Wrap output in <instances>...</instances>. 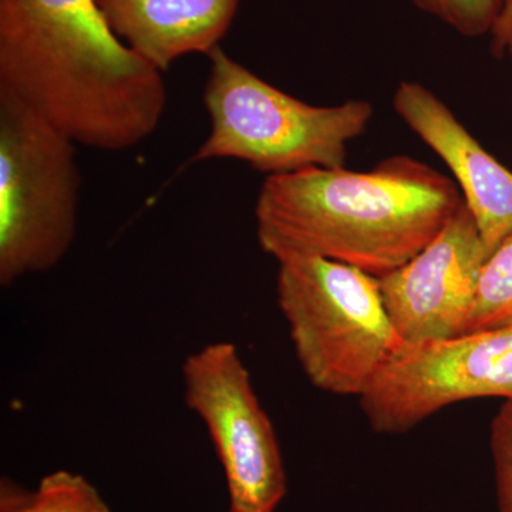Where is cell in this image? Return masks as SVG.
Listing matches in <instances>:
<instances>
[{"instance_id": "7a4b0ae2", "label": "cell", "mask_w": 512, "mask_h": 512, "mask_svg": "<svg viewBox=\"0 0 512 512\" xmlns=\"http://www.w3.org/2000/svg\"><path fill=\"white\" fill-rule=\"evenodd\" d=\"M461 205L453 178L409 156L367 171L309 168L266 177L256 238L278 262L313 256L382 278L427 247Z\"/></svg>"}, {"instance_id": "277c9868", "label": "cell", "mask_w": 512, "mask_h": 512, "mask_svg": "<svg viewBox=\"0 0 512 512\" xmlns=\"http://www.w3.org/2000/svg\"><path fill=\"white\" fill-rule=\"evenodd\" d=\"M278 265L276 299L309 382L360 399L403 343L379 278L313 256Z\"/></svg>"}, {"instance_id": "6da1fadb", "label": "cell", "mask_w": 512, "mask_h": 512, "mask_svg": "<svg viewBox=\"0 0 512 512\" xmlns=\"http://www.w3.org/2000/svg\"><path fill=\"white\" fill-rule=\"evenodd\" d=\"M0 92L93 150H130L167 109L164 73L111 32L94 0H0Z\"/></svg>"}, {"instance_id": "5bb4252c", "label": "cell", "mask_w": 512, "mask_h": 512, "mask_svg": "<svg viewBox=\"0 0 512 512\" xmlns=\"http://www.w3.org/2000/svg\"><path fill=\"white\" fill-rule=\"evenodd\" d=\"M495 490L500 512H512V399L504 400L490 427Z\"/></svg>"}, {"instance_id": "52a82bcc", "label": "cell", "mask_w": 512, "mask_h": 512, "mask_svg": "<svg viewBox=\"0 0 512 512\" xmlns=\"http://www.w3.org/2000/svg\"><path fill=\"white\" fill-rule=\"evenodd\" d=\"M185 403L204 421L227 477L229 512H274L286 494L281 448L237 346L208 343L183 365Z\"/></svg>"}, {"instance_id": "2e32d148", "label": "cell", "mask_w": 512, "mask_h": 512, "mask_svg": "<svg viewBox=\"0 0 512 512\" xmlns=\"http://www.w3.org/2000/svg\"><path fill=\"white\" fill-rule=\"evenodd\" d=\"M505 55L510 56V59L512 60V39H511L510 45H508V47H507V53H505Z\"/></svg>"}, {"instance_id": "4fadbf2b", "label": "cell", "mask_w": 512, "mask_h": 512, "mask_svg": "<svg viewBox=\"0 0 512 512\" xmlns=\"http://www.w3.org/2000/svg\"><path fill=\"white\" fill-rule=\"evenodd\" d=\"M414 8L444 23L460 36L493 33L507 0H409Z\"/></svg>"}, {"instance_id": "8fae6325", "label": "cell", "mask_w": 512, "mask_h": 512, "mask_svg": "<svg viewBox=\"0 0 512 512\" xmlns=\"http://www.w3.org/2000/svg\"><path fill=\"white\" fill-rule=\"evenodd\" d=\"M0 512H110V508L86 478L60 470L43 478L35 491L2 480Z\"/></svg>"}, {"instance_id": "3957f363", "label": "cell", "mask_w": 512, "mask_h": 512, "mask_svg": "<svg viewBox=\"0 0 512 512\" xmlns=\"http://www.w3.org/2000/svg\"><path fill=\"white\" fill-rule=\"evenodd\" d=\"M204 87L210 134L192 161H244L259 173L284 175L309 168L345 167L349 144L373 119L366 100L313 106L265 82L212 50Z\"/></svg>"}, {"instance_id": "8992f818", "label": "cell", "mask_w": 512, "mask_h": 512, "mask_svg": "<svg viewBox=\"0 0 512 512\" xmlns=\"http://www.w3.org/2000/svg\"><path fill=\"white\" fill-rule=\"evenodd\" d=\"M512 399V322L434 342L402 343L360 406L379 434H403L451 404Z\"/></svg>"}, {"instance_id": "ba28073f", "label": "cell", "mask_w": 512, "mask_h": 512, "mask_svg": "<svg viewBox=\"0 0 512 512\" xmlns=\"http://www.w3.org/2000/svg\"><path fill=\"white\" fill-rule=\"evenodd\" d=\"M488 252L466 205L409 262L379 278L380 292L404 343L466 332Z\"/></svg>"}, {"instance_id": "9c48e42d", "label": "cell", "mask_w": 512, "mask_h": 512, "mask_svg": "<svg viewBox=\"0 0 512 512\" xmlns=\"http://www.w3.org/2000/svg\"><path fill=\"white\" fill-rule=\"evenodd\" d=\"M393 109L453 174L490 255L512 234V171L491 156L456 114L423 84L400 83Z\"/></svg>"}, {"instance_id": "9a60e30c", "label": "cell", "mask_w": 512, "mask_h": 512, "mask_svg": "<svg viewBox=\"0 0 512 512\" xmlns=\"http://www.w3.org/2000/svg\"><path fill=\"white\" fill-rule=\"evenodd\" d=\"M512 39V0H507V5L503 10V15L498 19L497 25L491 33V53L493 56H505L507 47Z\"/></svg>"}, {"instance_id": "7c38bea8", "label": "cell", "mask_w": 512, "mask_h": 512, "mask_svg": "<svg viewBox=\"0 0 512 512\" xmlns=\"http://www.w3.org/2000/svg\"><path fill=\"white\" fill-rule=\"evenodd\" d=\"M512 322V234L488 255L481 269L466 332L493 329Z\"/></svg>"}, {"instance_id": "5b68a950", "label": "cell", "mask_w": 512, "mask_h": 512, "mask_svg": "<svg viewBox=\"0 0 512 512\" xmlns=\"http://www.w3.org/2000/svg\"><path fill=\"white\" fill-rule=\"evenodd\" d=\"M77 144L18 97L0 92V284L55 268L79 218Z\"/></svg>"}, {"instance_id": "30bf717a", "label": "cell", "mask_w": 512, "mask_h": 512, "mask_svg": "<svg viewBox=\"0 0 512 512\" xmlns=\"http://www.w3.org/2000/svg\"><path fill=\"white\" fill-rule=\"evenodd\" d=\"M121 42L160 72L181 57L220 47L239 0H94Z\"/></svg>"}]
</instances>
